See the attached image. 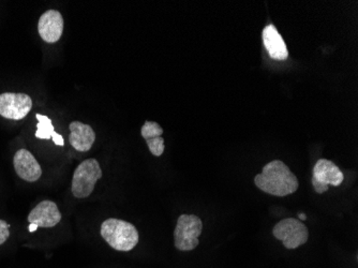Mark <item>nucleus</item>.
I'll list each match as a JSON object with an SVG mask.
<instances>
[{
    "label": "nucleus",
    "instance_id": "nucleus-1",
    "mask_svg": "<svg viewBox=\"0 0 358 268\" xmlns=\"http://www.w3.org/2000/svg\"><path fill=\"white\" fill-rule=\"evenodd\" d=\"M255 183L257 188L275 197H287L299 189V179L280 160L265 165L262 173L255 176Z\"/></svg>",
    "mask_w": 358,
    "mask_h": 268
},
{
    "label": "nucleus",
    "instance_id": "nucleus-2",
    "mask_svg": "<svg viewBox=\"0 0 358 268\" xmlns=\"http://www.w3.org/2000/svg\"><path fill=\"white\" fill-rule=\"evenodd\" d=\"M100 234L113 249L120 253L131 251L140 239L138 230L132 223L115 218H110L102 223Z\"/></svg>",
    "mask_w": 358,
    "mask_h": 268
},
{
    "label": "nucleus",
    "instance_id": "nucleus-3",
    "mask_svg": "<svg viewBox=\"0 0 358 268\" xmlns=\"http://www.w3.org/2000/svg\"><path fill=\"white\" fill-rule=\"evenodd\" d=\"M103 176L101 167L96 159H86L74 171L72 195L76 199H86L94 190L96 181Z\"/></svg>",
    "mask_w": 358,
    "mask_h": 268
},
{
    "label": "nucleus",
    "instance_id": "nucleus-4",
    "mask_svg": "<svg viewBox=\"0 0 358 268\" xmlns=\"http://www.w3.org/2000/svg\"><path fill=\"white\" fill-rule=\"evenodd\" d=\"M203 223L198 216L182 215L174 231V245L179 251H191L198 247Z\"/></svg>",
    "mask_w": 358,
    "mask_h": 268
},
{
    "label": "nucleus",
    "instance_id": "nucleus-5",
    "mask_svg": "<svg viewBox=\"0 0 358 268\" xmlns=\"http://www.w3.org/2000/svg\"><path fill=\"white\" fill-rule=\"evenodd\" d=\"M273 237L282 241L287 249H296L305 245L309 239L307 227L295 218H287L273 227Z\"/></svg>",
    "mask_w": 358,
    "mask_h": 268
},
{
    "label": "nucleus",
    "instance_id": "nucleus-6",
    "mask_svg": "<svg viewBox=\"0 0 358 268\" xmlns=\"http://www.w3.org/2000/svg\"><path fill=\"white\" fill-rule=\"evenodd\" d=\"M345 181L343 171L327 159H320L313 167V186L315 192L322 195L329 190V185L338 187Z\"/></svg>",
    "mask_w": 358,
    "mask_h": 268
},
{
    "label": "nucleus",
    "instance_id": "nucleus-7",
    "mask_svg": "<svg viewBox=\"0 0 358 268\" xmlns=\"http://www.w3.org/2000/svg\"><path fill=\"white\" fill-rule=\"evenodd\" d=\"M32 108V99L21 92H3L0 94V116L7 120H21Z\"/></svg>",
    "mask_w": 358,
    "mask_h": 268
},
{
    "label": "nucleus",
    "instance_id": "nucleus-8",
    "mask_svg": "<svg viewBox=\"0 0 358 268\" xmlns=\"http://www.w3.org/2000/svg\"><path fill=\"white\" fill-rule=\"evenodd\" d=\"M64 17L57 10H48L40 16L38 31L46 43H56L64 32Z\"/></svg>",
    "mask_w": 358,
    "mask_h": 268
},
{
    "label": "nucleus",
    "instance_id": "nucleus-9",
    "mask_svg": "<svg viewBox=\"0 0 358 268\" xmlns=\"http://www.w3.org/2000/svg\"><path fill=\"white\" fill-rule=\"evenodd\" d=\"M13 167L17 176L28 183H35L41 177V167L35 156L27 149H20L15 153Z\"/></svg>",
    "mask_w": 358,
    "mask_h": 268
},
{
    "label": "nucleus",
    "instance_id": "nucleus-10",
    "mask_svg": "<svg viewBox=\"0 0 358 268\" xmlns=\"http://www.w3.org/2000/svg\"><path fill=\"white\" fill-rule=\"evenodd\" d=\"M27 220L38 227H53L62 220V213L53 201H42L30 211Z\"/></svg>",
    "mask_w": 358,
    "mask_h": 268
},
{
    "label": "nucleus",
    "instance_id": "nucleus-11",
    "mask_svg": "<svg viewBox=\"0 0 358 268\" xmlns=\"http://www.w3.org/2000/svg\"><path fill=\"white\" fill-rule=\"evenodd\" d=\"M69 142L74 149L82 153L88 152L92 149L96 141V133L90 125L72 122L69 125Z\"/></svg>",
    "mask_w": 358,
    "mask_h": 268
},
{
    "label": "nucleus",
    "instance_id": "nucleus-12",
    "mask_svg": "<svg viewBox=\"0 0 358 268\" xmlns=\"http://www.w3.org/2000/svg\"><path fill=\"white\" fill-rule=\"evenodd\" d=\"M263 42L269 56L275 60H285L289 57L287 44L277 28L268 25L263 29Z\"/></svg>",
    "mask_w": 358,
    "mask_h": 268
},
{
    "label": "nucleus",
    "instance_id": "nucleus-13",
    "mask_svg": "<svg viewBox=\"0 0 358 268\" xmlns=\"http://www.w3.org/2000/svg\"><path fill=\"white\" fill-rule=\"evenodd\" d=\"M143 139L148 143V148L154 156L160 157L164 153V129L155 122H145L141 129Z\"/></svg>",
    "mask_w": 358,
    "mask_h": 268
},
{
    "label": "nucleus",
    "instance_id": "nucleus-14",
    "mask_svg": "<svg viewBox=\"0 0 358 268\" xmlns=\"http://www.w3.org/2000/svg\"><path fill=\"white\" fill-rule=\"evenodd\" d=\"M38 120L37 131H36V138L41 139V140H52L55 130H54L52 120L44 115H36Z\"/></svg>",
    "mask_w": 358,
    "mask_h": 268
},
{
    "label": "nucleus",
    "instance_id": "nucleus-15",
    "mask_svg": "<svg viewBox=\"0 0 358 268\" xmlns=\"http://www.w3.org/2000/svg\"><path fill=\"white\" fill-rule=\"evenodd\" d=\"M10 225L5 220L0 219V246L5 244L10 237Z\"/></svg>",
    "mask_w": 358,
    "mask_h": 268
},
{
    "label": "nucleus",
    "instance_id": "nucleus-16",
    "mask_svg": "<svg viewBox=\"0 0 358 268\" xmlns=\"http://www.w3.org/2000/svg\"><path fill=\"white\" fill-rule=\"evenodd\" d=\"M52 141H53L54 143H55L56 145H58V146H64V138H62L60 134H58V133L55 132V134H54L53 138H52Z\"/></svg>",
    "mask_w": 358,
    "mask_h": 268
},
{
    "label": "nucleus",
    "instance_id": "nucleus-17",
    "mask_svg": "<svg viewBox=\"0 0 358 268\" xmlns=\"http://www.w3.org/2000/svg\"><path fill=\"white\" fill-rule=\"evenodd\" d=\"M299 217L301 218V220H306V219H307L305 213H299Z\"/></svg>",
    "mask_w": 358,
    "mask_h": 268
},
{
    "label": "nucleus",
    "instance_id": "nucleus-18",
    "mask_svg": "<svg viewBox=\"0 0 358 268\" xmlns=\"http://www.w3.org/2000/svg\"><path fill=\"white\" fill-rule=\"evenodd\" d=\"M37 227H36V225H30V227H29V231H30V232L36 231V230H37Z\"/></svg>",
    "mask_w": 358,
    "mask_h": 268
}]
</instances>
